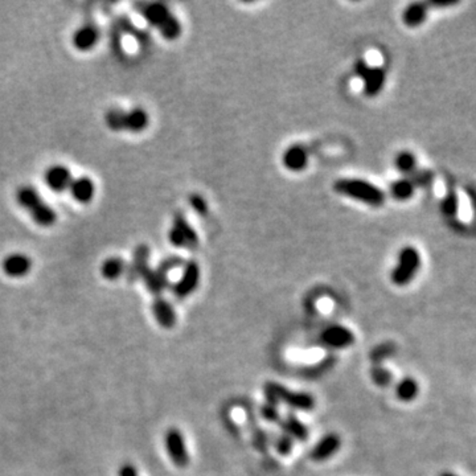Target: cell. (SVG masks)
I'll return each mask as SVG.
<instances>
[{
  "mask_svg": "<svg viewBox=\"0 0 476 476\" xmlns=\"http://www.w3.org/2000/svg\"><path fill=\"white\" fill-rule=\"evenodd\" d=\"M135 8L136 12L145 19L151 27L158 29L165 40L174 41L182 36L183 28L180 21L163 3L141 1L135 4Z\"/></svg>",
  "mask_w": 476,
  "mask_h": 476,
  "instance_id": "6da1fadb",
  "label": "cell"
},
{
  "mask_svg": "<svg viewBox=\"0 0 476 476\" xmlns=\"http://www.w3.org/2000/svg\"><path fill=\"white\" fill-rule=\"evenodd\" d=\"M15 196L19 206L23 208L38 226L49 228L55 225L57 221L55 209L40 196L35 187L21 185L19 187Z\"/></svg>",
  "mask_w": 476,
  "mask_h": 476,
  "instance_id": "7a4b0ae2",
  "label": "cell"
},
{
  "mask_svg": "<svg viewBox=\"0 0 476 476\" xmlns=\"http://www.w3.org/2000/svg\"><path fill=\"white\" fill-rule=\"evenodd\" d=\"M333 191L342 196L363 202L373 208H380L386 202V193L381 188L363 179H340L333 184Z\"/></svg>",
  "mask_w": 476,
  "mask_h": 476,
  "instance_id": "3957f363",
  "label": "cell"
},
{
  "mask_svg": "<svg viewBox=\"0 0 476 476\" xmlns=\"http://www.w3.org/2000/svg\"><path fill=\"white\" fill-rule=\"evenodd\" d=\"M263 394L266 403L286 405L293 410L310 412L315 407V398L306 392H294L283 385L267 381L263 385Z\"/></svg>",
  "mask_w": 476,
  "mask_h": 476,
  "instance_id": "277c9868",
  "label": "cell"
},
{
  "mask_svg": "<svg viewBox=\"0 0 476 476\" xmlns=\"http://www.w3.org/2000/svg\"><path fill=\"white\" fill-rule=\"evenodd\" d=\"M422 258L414 246H405L397 258V263L390 273V281L398 286H407L418 274L421 269Z\"/></svg>",
  "mask_w": 476,
  "mask_h": 476,
  "instance_id": "5b68a950",
  "label": "cell"
},
{
  "mask_svg": "<svg viewBox=\"0 0 476 476\" xmlns=\"http://www.w3.org/2000/svg\"><path fill=\"white\" fill-rule=\"evenodd\" d=\"M355 73L363 81V89L366 97H376L383 92L386 82V72L383 67H372L360 58L355 64Z\"/></svg>",
  "mask_w": 476,
  "mask_h": 476,
  "instance_id": "8992f818",
  "label": "cell"
},
{
  "mask_svg": "<svg viewBox=\"0 0 476 476\" xmlns=\"http://www.w3.org/2000/svg\"><path fill=\"white\" fill-rule=\"evenodd\" d=\"M168 239L175 248L180 249H196L199 245V236L183 213L175 215L168 230Z\"/></svg>",
  "mask_w": 476,
  "mask_h": 476,
  "instance_id": "52a82bcc",
  "label": "cell"
},
{
  "mask_svg": "<svg viewBox=\"0 0 476 476\" xmlns=\"http://www.w3.org/2000/svg\"><path fill=\"white\" fill-rule=\"evenodd\" d=\"M165 446L168 458L171 459V462L178 468H185L189 464V454L185 438L179 429L171 427L165 431Z\"/></svg>",
  "mask_w": 476,
  "mask_h": 476,
  "instance_id": "ba28073f",
  "label": "cell"
},
{
  "mask_svg": "<svg viewBox=\"0 0 476 476\" xmlns=\"http://www.w3.org/2000/svg\"><path fill=\"white\" fill-rule=\"evenodd\" d=\"M200 283V266L196 261H188L184 263L180 279L172 287V293L176 299H185L195 293Z\"/></svg>",
  "mask_w": 476,
  "mask_h": 476,
  "instance_id": "9c48e42d",
  "label": "cell"
},
{
  "mask_svg": "<svg viewBox=\"0 0 476 476\" xmlns=\"http://www.w3.org/2000/svg\"><path fill=\"white\" fill-rule=\"evenodd\" d=\"M320 340L323 342L324 346L330 348H348L355 343V333L344 326L335 324L323 330V332L320 333Z\"/></svg>",
  "mask_w": 476,
  "mask_h": 476,
  "instance_id": "30bf717a",
  "label": "cell"
},
{
  "mask_svg": "<svg viewBox=\"0 0 476 476\" xmlns=\"http://www.w3.org/2000/svg\"><path fill=\"white\" fill-rule=\"evenodd\" d=\"M99 38H101L99 27L94 23H86L74 32L72 44L80 52H89L97 47Z\"/></svg>",
  "mask_w": 476,
  "mask_h": 476,
  "instance_id": "8fae6325",
  "label": "cell"
},
{
  "mask_svg": "<svg viewBox=\"0 0 476 476\" xmlns=\"http://www.w3.org/2000/svg\"><path fill=\"white\" fill-rule=\"evenodd\" d=\"M44 180L51 191L56 193H61L69 189L73 176L67 165H53L48 167V169L45 171Z\"/></svg>",
  "mask_w": 476,
  "mask_h": 476,
  "instance_id": "7c38bea8",
  "label": "cell"
},
{
  "mask_svg": "<svg viewBox=\"0 0 476 476\" xmlns=\"http://www.w3.org/2000/svg\"><path fill=\"white\" fill-rule=\"evenodd\" d=\"M150 256H151V250L146 243H141L135 248L132 259L126 266L125 274H126V279L128 282L132 283V282H136L138 279H142V276L150 269L148 267Z\"/></svg>",
  "mask_w": 476,
  "mask_h": 476,
  "instance_id": "4fadbf2b",
  "label": "cell"
},
{
  "mask_svg": "<svg viewBox=\"0 0 476 476\" xmlns=\"http://www.w3.org/2000/svg\"><path fill=\"white\" fill-rule=\"evenodd\" d=\"M342 447V438L336 433H329L312 447L310 457L315 462H324L332 458Z\"/></svg>",
  "mask_w": 476,
  "mask_h": 476,
  "instance_id": "5bb4252c",
  "label": "cell"
},
{
  "mask_svg": "<svg viewBox=\"0 0 476 476\" xmlns=\"http://www.w3.org/2000/svg\"><path fill=\"white\" fill-rule=\"evenodd\" d=\"M3 272L11 278H23L32 269V259L23 253H12L3 259Z\"/></svg>",
  "mask_w": 476,
  "mask_h": 476,
  "instance_id": "9a60e30c",
  "label": "cell"
},
{
  "mask_svg": "<svg viewBox=\"0 0 476 476\" xmlns=\"http://www.w3.org/2000/svg\"><path fill=\"white\" fill-rule=\"evenodd\" d=\"M151 307L154 318L159 326H162L165 330H171L176 324V311L163 296H155Z\"/></svg>",
  "mask_w": 476,
  "mask_h": 476,
  "instance_id": "2e32d148",
  "label": "cell"
},
{
  "mask_svg": "<svg viewBox=\"0 0 476 476\" xmlns=\"http://www.w3.org/2000/svg\"><path fill=\"white\" fill-rule=\"evenodd\" d=\"M278 425H279L282 433H285L286 436H289L293 440L305 442L310 437L309 427L293 413H287L286 416H283L281 418V421L278 422Z\"/></svg>",
  "mask_w": 476,
  "mask_h": 476,
  "instance_id": "e0dca14e",
  "label": "cell"
},
{
  "mask_svg": "<svg viewBox=\"0 0 476 476\" xmlns=\"http://www.w3.org/2000/svg\"><path fill=\"white\" fill-rule=\"evenodd\" d=\"M282 163L291 172H302L309 165V152L302 145H293L283 152Z\"/></svg>",
  "mask_w": 476,
  "mask_h": 476,
  "instance_id": "ac0fdd59",
  "label": "cell"
},
{
  "mask_svg": "<svg viewBox=\"0 0 476 476\" xmlns=\"http://www.w3.org/2000/svg\"><path fill=\"white\" fill-rule=\"evenodd\" d=\"M68 191L75 202L89 204L95 195V184L89 176H78L73 178Z\"/></svg>",
  "mask_w": 476,
  "mask_h": 476,
  "instance_id": "d6986e66",
  "label": "cell"
},
{
  "mask_svg": "<svg viewBox=\"0 0 476 476\" xmlns=\"http://www.w3.org/2000/svg\"><path fill=\"white\" fill-rule=\"evenodd\" d=\"M430 5L427 1L410 3L403 14V23L407 28H418L429 16Z\"/></svg>",
  "mask_w": 476,
  "mask_h": 476,
  "instance_id": "ffe728a7",
  "label": "cell"
},
{
  "mask_svg": "<svg viewBox=\"0 0 476 476\" xmlns=\"http://www.w3.org/2000/svg\"><path fill=\"white\" fill-rule=\"evenodd\" d=\"M142 281L147 290L154 296H162V294L165 293L169 286L168 273L160 266H158L156 269H148L142 276Z\"/></svg>",
  "mask_w": 476,
  "mask_h": 476,
  "instance_id": "44dd1931",
  "label": "cell"
},
{
  "mask_svg": "<svg viewBox=\"0 0 476 476\" xmlns=\"http://www.w3.org/2000/svg\"><path fill=\"white\" fill-rule=\"evenodd\" d=\"M150 123V117L142 108H134L125 114V131L131 134L143 132Z\"/></svg>",
  "mask_w": 476,
  "mask_h": 476,
  "instance_id": "7402d4cb",
  "label": "cell"
},
{
  "mask_svg": "<svg viewBox=\"0 0 476 476\" xmlns=\"http://www.w3.org/2000/svg\"><path fill=\"white\" fill-rule=\"evenodd\" d=\"M420 394V385L414 377L406 376L396 385V396L403 403H412Z\"/></svg>",
  "mask_w": 476,
  "mask_h": 476,
  "instance_id": "603a6c76",
  "label": "cell"
},
{
  "mask_svg": "<svg viewBox=\"0 0 476 476\" xmlns=\"http://www.w3.org/2000/svg\"><path fill=\"white\" fill-rule=\"evenodd\" d=\"M126 262L121 257H110L101 265V274L108 281H117L126 273Z\"/></svg>",
  "mask_w": 476,
  "mask_h": 476,
  "instance_id": "cb8c5ba5",
  "label": "cell"
},
{
  "mask_svg": "<svg viewBox=\"0 0 476 476\" xmlns=\"http://www.w3.org/2000/svg\"><path fill=\"white\" fill-rule=\"evenodd\" d=\"M389 191H390V195H392V198L394 200H397V202H407V200H410L414 196L417 188L414 187V184L412 183V180L409 178L403 176L401 179H398V180H396V182L390 184Z\"/></svg>",
  "mask_w": 476,
  "mask_h": 476,
  "instance_id": "d4e9b609",
  "label": "cell"
},
{
  "mask_svg": "<svg viewBox=\"0 0 476 476\" xmlns=\"http://www.w3.org/2000/svg\"><path fill=\"white\" fill-rule=\"evenodd\" d=\"M440 212L449 220L458 219L459 198L455 191H449L440 200Z\"/></svg>",
  "mask_w": 476,
  "mask_h": 476,
  "instance_id": "484cf974",
  "label": "cell"
},
{
  "mask_svg": "<svg viewBox=\"0 0 476 476\" xmlns=\"http://www.w3.org/2000/svg\"><path fill=\"white\" fill-rule=\"evenodd\" d=\"M396 352H397V346L393 342H385L372 349L369 359L372 360L373 366H381L383 361L393 357Z\"/></svg>",
  "mask_w": 476,
  "mask_h": 476,
  "instance_id": "4316f807",
  "label": "cell"
},
{
  "mask_svg": "<svg viewBox=\"0 0 476 476\" xmlns=\"http://www.w3.org/2000/svg\"><path fill=\"white\" fill-rule=\"evenodd\" d=\"M394 165H396L397 171L405 176H409L412 172H414L418 168L417 167V158L410 151H401L394 159Z\"/></svg>",
  "mask_w": 476,
  "mask_h": 476,
  "instance_id": "83f0119b",
  "label": "cell"
},
{
  "mask_svg": "<svg viewBox=\"0 0 476 476\" xmlns=\"http://www.w3.org/2000/svg\"><path fill=\"white\" fill-rule=\"evenodd\" d=\"M118 29L121 31V34H128L130 36L134 37L139 44H147L148 41V35L145 31L136 28L132 21L128 18H119L115 21Z\"/></svg>",
  "mask_w": 476,
  "mask_h": 476,
  "instance_id": "f1b7e54d",
  "label": "cell"
},
{
  "mask_svg": "<svg viewBox=\"0 0 476 476\" xmlns=\"http://www.w3.org/2000/svg\"><path fill=\"white\" fill-rule=\"evenodd\" d=\"M125 114L126 111L119 108H112L110 110H108L105 115V122L108 128L115 132L125 131Z\"/></svg>",
  "mask_w": 476,
  "mask_h": 476,
  "instance_id": "f546056e",
  "label": "cell"
},
{
  "mask_svg": "<svg viewBox=\"0 0 476 476\" xmlns=\"http://www.w3.org/2000/svg\"><path fill=\"white\" fill-rule=\"evenodd\" d=\"M370 379L380 388H388L393 383V373L384 366H373L370 368Z\"/></svg>",
  "mask_w": 476,
  "mask_h": 476,
  "instance_id": "4dcf8cb0",
  "label": "cell"
},
{
  "mask_svg": "<svg viewBox=\"0 0 476 476\" xmlns=\"http://www.w3.org/2000/svg\"><path fill=\"white\" fill-rule=\"evenodd\" d=\"M412 180L416 188H427L434 182V174L430 169H420L417 168L414 172H412L409 176H406Z\"/></svg>",
  "mask_w": 476,
  "mask_h": 476,
  "instance_id": "1f68e13d",
  "label": "cell"
},
{
  "mask_svg": "<svg viewBox=\"0 0 476 476\" xmlns=\"http://www.w3.org/2000/svg\"><path fill=\"white\" fill-rule=\"evenodd\" d=\"M261 417L265 420V421L270 422V423H278L281 421L282 416H281V412H279V406L275 405V403H265L262 406H261Z\"/></svg>",
  "mask_w": 476,
  "mask_h": 476,
  "instance_id": "d6a6232c",
  "label": "cell"
},
{
  "mask_svg": "<svg viewBox=\"0 0 476 476\" xmlns=\"http://www.w3.org/2000/svg\"><path fill=\"white\" fill-rule=\"evenodd\" d=\"M275 450L278 454H281L282 457H287L291 454L294 449V440L290 438L289 436H286L285 433H281L276 438H275Z\"/></svg>",
  "mask_w": 476,
  "mask_h": 476,
  "instance_id": "836d02e7",
  "label": "cell"
},
{
  "mask_svg": "<svg viewBox=\"0 0 476 476\" xmlns=\"http://www.w3.org/2000/svg\"><path fill=\"white\" fill-rule=\"evenodd\" d=\"M189 205L192 206V209L199 215V216H206L208 213V204L204 200V198L193 193L189 196Z\"/></svg>",
  "mask_w": 476,
  "mask_h": 476,
  "instance_id": "e575fe53",
  "label": "cell"
},
{
  "mask_svg": "<svg viewBox=\"0 0 476 476\" xmlns=\"http://www.w3.org/2000/svg\"><path fill=\"white\" fill-rule=\"evenodd\" d=\"M111 47L115 55H123V47H122V34L118 29L117 24L114 23L111 27Z\"/></svg>",
  "mask_w": 476,
  "mask_h": 476,
  "instance_id": "d590c367",
  "label": "cell"
},
{
  "mask_svg": "<svg viewBox=\"0 0 476 476\" xmlns=\"http://www.w3.org/2000/svg\"><path fill=\"white\" fill-rule=\"evenodd\" d=\"M118 476H139V473H138V470L135 468L134 464H131V463H123V464L119 467Z\"/></svg>",
  "mask_w": 476,
  "mask_h": 476,
  "instance_id": "8d00e7d4",
  "label": "cell"
},
{
  "mask_svg": "<svg viewBox=\"0 0 476 476\" xmlns=\"http://www.w3.org/2000/svg\"><path fill=\"white\" fill-rule=\"evenodd\" d=\"M430 8H446V7H453L458 4V1H427Z\"/></svg>",
  "mask_w": 476,
  "mask_h": 476,
  "instance_id": "74e56055",
  "label": "cell"
},
{
  "mask_svg": "<svg viewBox=\"0 0 476 476\" xmlns=\"http://www.w3.org/2000/svg\"><path fill=\"white\" fill-rule=\"evenodd\" d=\"M438 476H459L457 475V474H454V473H451V471H443V473H440V475Z\"/></svg>",
  "mask_w": 476,
  "mask_h": 476,
  "instance_id": "f35d334b",
  "label": "cell"
}]
</instances>
